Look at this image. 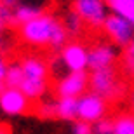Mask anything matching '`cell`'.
I'll list each match as a JSON object with an SVG mask.
<instances>
[{
	"label": "cell",
	"mask_w": 134,
	"mask_h": 134,
	"mask_svg": "<svg viewBox=\"0 0 134 134\" xmlns=\"http://www.w3.org/2000/svg\"><path fill=\"white\" fill-rule=\"evenodd\" d=\"M18 33L23 42L33 47H52V49H63L68 44L70 37L63 23L56 16L47 12L21 25Z\"/></svg>",
	"instance_id": "obj_1"
},
{
	"label": "cell",
	"mask_w": 134,
	"mask_h": 134,
	"mask_svg": "<svg viewBox=\"0 0 134 134\" xmlns=\"http://www.w3.org/2000/svg\"><path fill=\"white\" fill-rule=\"evenodd\" d=\"M19 63L25 77L21 84V91L30 101H40L49 87V65L45 63L44 58L35 54L25 56Z\"/></svg>",
	"instance_id": "obj_2"
},
{
	"label": "cell",
	"mask_w": 134,
	"mask_h": 134,
	"mask_svg": "<svg viewBox=\"0 0 134 134\" xmlns=\"http://www.w3.org/2000/svg\"><path fill=\"white\" fill-rule=\"evenodd\" d=\"M71 9L80 16L87 28H103L104 21L111 14V9L106 0H73Z\"/></svg>",
	"instance_id": "obj_3"
},
{
	"label": "cell",
	"mask_w": 134,
	"mask_h": 134,
	"mask_svg": "<svg viewBox=\"0 0 134 134\" xmlns=\"http://www.w3.org/2000/svg\"><path fill=\"white\" fill-rule=\"evenodd\" d=\"M89 87L92 92L101 96L103 99H117L124 94V85L117 80V71L113 68L92 71L89 79Z\"/></svg>",
	"instance_id": "obj_4"
},
{
	"label": "cell",
	"mask_w": 134,
	"mask_h": 134,
	"mask_svg": "<svg viewBox=\"0 0 134 134\" xmlns=\"http://www.w3.org/2000/svg\"><path fill=\"white\" fill-rule=\"evenodd\" d=\"M101 30L111 40V44L117 45V47H124L125 49L131 44V40L134 38V25L129 19L115 14V12H111L106 18V21H104Z\"/></svg>",
	"instance_id": "obj_5"
},
{
	"label": "cell",
	"mask_w": 134,
	"mask_h": 134,
	"mask_svg": "<svg viewBox=\"0 0 134 134\" xmlns=\"http://www.w3.org/2000/svg\"><path fill=\"white\" fill-rule=\"evenodd\" d=\"M108 111V101L94 92H85L82 98H79V120L96 124L104 119Z\"/></svg>",
	"instance_id": "obj_6"
},
{
	"label": "cell",
	"mask_w": 134,
	"mask_h": 134,
	"mask_svg": "<svg viewBox=\"0 0 134 134\" xmlns=\"http://www.w3.org/2000/svg\"><path fill=\"white\" fill-rule=\"evenodd\" d=\"M89 79L91 75L87 71H71L61 79L56 85V92L59 98H75L79 99L85 94V91L89 89Z\"/></svg>",
	"instance_id": "obj_7"
},
{
	"label": "cell",
	"mask_w": 134,
	"mask_h": 134,
	"mask_svg": "<svg viewBox=\"0 0 134 134\" xmlns=\"http://www.w3.org/2000/svg\"><path fill=\"white\" fill-rule=\"evenodd\" d=\"M68 71H85L89 68V49L82 42H68L59 52Z\"/></svg>",
	"instance_id": "obj_8"
},
{
	"label": "cell",
	"mask_w": 134,
	"mask_h": 134,
	"mask_svg": "<svg viewBox=\"0 0 134 134\" xmlns=\"http://www.w3.org/2000/svg\"><path fill=\"white\" fill-rule=\"evenodd\" d=\"M117 56H119L117 45L110 42H98L89 49V68L92 71L113 68Z\"/></svg>",
	"instance_id": "obj_9"
},
{
	"label": "cell",
	"mask_w": 134,
	"mask_h": 134,
	"mask_svg": "<svg viewBox=\"0 0 134 134\" xmlns=\"http://www.w3.org/2000/svg\"><path fill=\"white\" fill-rule=\"evenodd\" d=\"M31 101L25 96L21 89H9L0 94V110L7 115H23L30 110Z\"/></svg>",
	"instance_id": "obj_10"
},
{
	"label": "cell",
	"mask_w": 134,
	"mask_h": 134,
	"mask_svg": "<svg viewBox=\"0 0 134 134\" xmlns=\"http://www.w3.org/2000/svg\"><path fill=\"white\" fill-rule=\"evenodd\" d=\"M45 14V5L38 0H23L18 4L14 9V25L19 28L21 25H25L28 21L38 18V16Z\"/></svg>",
	"instance_id": "obj_11"
},
{
	"label": "cell",
	"mask_w": 134,
	"mask_h": 134,
	"mask_svg": "<svg viewBox=\"0 0 134 134\" xmlns=\"http://www.w3.org/2000/svg\"><path fill=\"white\" fill-rule=\"evenodd\" d=\"M56 117L61 120L79 119V99L75 98H59L56 101Z\"/></svg>",
	"instance_id": "obj_12"
},
{
	"label": "cell",
	"mask_w": 134,
	"mask_h": 134,
	"mask_svg": "<svg viewBox=\"0 0 134 134\" xmlns=\"http://www.w3.org/2000/svg\"><path fill=\"white\" fill-rule=\"evenodd\" d=\"M63 26H65L66 33L70 35V37H77V35L82 33V30H84V21L80 19V16L75 12L73 9H70L68 12H66L65 16H63Z\"/></svg>",
	"instance_id": "obj_13"
},
{
	"label": "cell",
	"mask_w": 134,
	"mask_h": 134,
	"mask_svg": "<svg viewBox=\"0 0 134 134\" xmlns=\"http://www.w3.org/2000/svg\"><path fill=\"white\" fill-rule=\"evenodd\" d=\"M111 12L129 19L134 25V0H108Z\"/></svg>",
	"instance_id": "obj_14"
},
{
	"label": "cell",
	"mask_w": 134,
	"mask_h": 134,
	"mask_svg": "<svg viewBox=\"0 0 134 134\" xmlns=\"http://www.w3.org/2000/svg\"><path fill=\"white\" fill-rule=\"evenodd\" d=\"M23 68H21V63H9V68H7V75H5V87L9 89H21V84H23Z\"/></svg>",
	"instance_id": "obj_15"
},
{
	"label": "cell",
	"mask_w": 134,
	"mask_h": 134,
	"mask_svg": "<svg viewBox=\"0 0 134 134\" xmlns=\"http://www.w3.org/2000/svg\"><path fill=\"white\" fill-rule=\"evenodd\" d=\"M113 134H134V115L120 113L113 119Z\"/></svg>",
	"instance_id": "obj_16"
},
{
	"label": "cell",
	"mask_w": 134,
	"mask_h": 134,
	"mask_svg": "<svg viewBox=\"0 0 134 134\" xmlns=\"http://www.w3.org/2000/svg\"><path fill=\"white\" fill-rule=\"evenodd\" d=\"M37 113L44 119H52L56 115V101L54 99H42L38 101V106H37Z\"/></svg>",
	"instance_id": "obj_17"
},
{
	"label": "cell",
	"mask_w": 134,
	"mask_h": 134,
	"mask_svg": "<svg viewBox=\"0 0 134 134\" xmlns=\"http://www.w3.org/2000/svg\"><path fill=\"white\" fill-rule=\"evenodd\" d=\"M92 131H94V134H113V120L110 119L99 120L92 125Z\"/></svg>",
	"instance_id": "obj_18"
},
{
	"label": "cell",
	"mask_w": 134,
	"mask_h": 134,
	"mask_svg": "<svg viewBox=\"0 0 134 134\" xmlns=\"http://www.w3.org/2000/svg\"><path fill=\"white\" fill-rule=\"evenodd\" d=\"M124 65H125V70L127 71H132L134 68V38L131 40V44L125 47V56H124Z\"/></svg>",
	"instance_id": "obj_19"
},
{
	"label": "cell",
	"mask_w": 134,
	"mask_h": 134,
	"mask_svg": "<svg viewBox=\"0 0 134 134\" xmlns=\"http://www.w3.org/2000/svg\"><path fill=\"white\" fill-rule=\"evenodd\" d=\"M71 134H94V131H92V124L84 122V120H77V122L73 124Z\"/></svg>",
	"instance_id": "obj_20"
},
{
	"label": "cell",
	"mask_w": 134,
	"mask_h": 134,
	"mask_svg": "<svg viewBox=\"0 0 134 134\" xmlns=\"http://www.w3.org/2000/svg\"><path fill=\"white\" fill-rule=\"evenodd\" d=\"M0 19L4 21V25H14V10L2 2H0Z\"/></svg>",
	"instance_id": "obj_21"
},
{
	"label": "cell",
	"mask_w": 134,
	"mask_h": 134,
	"mask_svg": "<svg viewBox=\"0 0 134 134\" xmlns=\"http://www.w3.org/2000/svg\"><path fill=\"white\" fill-rule=\"evenodd\" d=\"M7 68H9V63L5 61V58L0 54V82L5 80V75H7Z\"/></svg>",
	"instance_id": "obj_22"
},
{
	"label": "cell",
	"mask_w": 134,
	"mask_h": 134,
	"mask_svg": "<svg viewBox=\"0 0 134 134\" xmlns=\"http://www.w3.org/2000/svg\"><path fill=\"white\" fill-rule=\"evenodd\" d=\"M0 2H2L4 5H7V7H10V9L14 10L16 7H18V4L21 2V0H0Z\"/></svg>",
	"instance_id": "obj_23"
},
{
	"label": "cell",
	"mask_w": 134,
	"mask_h": 134,
	"mask_svg": "<svg viewBox=\"0 0 134 134\" xmlns=\"http://www.w3.org/2000/svg\"><path fill=\"white\" fill-rule=\"evenodd\" d=\"M0 134H10V127L5 124H0Z\"/></svg>",
	"instance_id": "obj_24"
},
{
	"label": "cell",
	"mask_w": 134,
	"mask_h": 134,
	"mask_svg": "<svg viewBox=\"0 0 134 134\" xmlns=\"http://www.w3.org/2000/svg\"><path fill=\"white\" fill-rule=\"evenodd\" d=\"M4 28H5V25H4V21L0 19V37H2V31H4Z\"/></svg>",
	"instance_id": "obj_25"
},
{
	"label": "cell",
	"mask_w": 134,
	"mask_h": 134,
	"mask_svg": "<svg viewBox=\"0 0 134 134\" xmlns=\"http://www.w3.org/2000/svg\"><path fill=\"white\" fill-rule=\"evenodd\" d=\"M5 91V82H0V94Z\"/></svg>",
	"instance_id": "obj_26"
},
{
	"label": "cell",
	"mask_w": 134,
	"mask_h": 134,
	"mask_svg": "<svg viewBox=\"0 0 134 134\" xmlns=\"http://www.w3.org/2000/svg\"><path fill=\"white\" fill-rule=\"evenodd\" d=\"M131 103H132V110H134V94H132V99H131Z\"/></svg>",
	"instance_id": "obj_27"
},
{
	"label": "cell",
	"mask_w": 134,
	"mask_h": 134,
	"mask_svg": "<svg viewBox=\"0 0 134 134\" xmlns=\"http://www.w3.org/2000/svg\"><path fill=\"white\" fill-rule=\"evenodd\" d=\"M131 73H132V75H134V68H132V71H131Z\"/></svg>",
	"instance_id": "obj_28"
},
{
	"label": "cell",
	"mask_w": 134,
	"mask_h": 134,
	"mask_svg": "<svg viewBox=\"0 0 134 134\" xmlns=\"http://www.w3.org/2000/svg\"><path fill=\"white\" fill-rule=\"evenodd\" d=\"M106 2H108V0H106Z\"/></svg>",
	"instance_id": "obj_29"
}]
</instances>
